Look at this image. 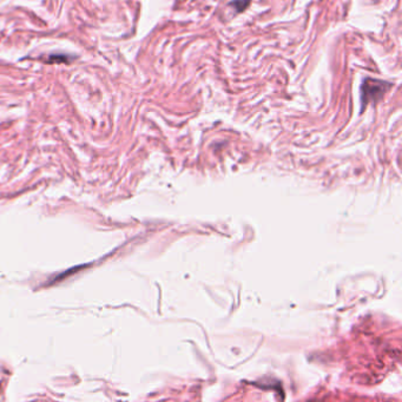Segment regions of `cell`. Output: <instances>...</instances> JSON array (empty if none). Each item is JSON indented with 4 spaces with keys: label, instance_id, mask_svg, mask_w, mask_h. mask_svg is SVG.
<instances>
[{
    "label": "cell",
    "instance_id": "obj_1",
    "mask_svg": "<svg viewBox=\"0 0 402 402\" xmlns=\"http://www.w3.org/2000/svg\"><path fill=\"white\" fill-rule=\"evenodd\" d=\"M393 84L386 80L375 78H365L360 87V100H361V111H363L369 103H379L384 99L386 93L392 89Z\"/></svg>",
    "mask_w": 402,
    "mask_h": 402
},
{
    "label": "cell",
    "instance_id": "obj_2",
    "mask_svg": "<svg viewBox=\"0 0 402 402\" xmlns=\"http://www.w3.org/2000/svg\"><path fill=\"white\" fill-rule=\"evenodd\" d=\"M236 8V12H243L249 6V0H233L229 4Z\"/></svg>",
    "mask_w": 402,
    "mask_h": 402
}]
</instances>
